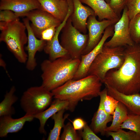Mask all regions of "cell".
I'll return each instance as SVG.
<instances>
[{
  "label": "cell",
  "instance_id": "6da1fadb",
  "mask_svg": "<svg viewBox=\"0 0 140 140\" xmlns=\"http://www.w3.org/2000/svg\"><path fill=\"white\" fill-rule=\"evenodd\" d=\"M125 60L117 69L107 73L103 82L126 95L140 92V44L124 46Z\"/></svg>",
  "mask_w": 140,
  "mask_h": 140
},
{
  "label": "cell",
  "instance_id": "7a4b0ae2",
  "mask_svg": "<svg viewBox=\"0 0 140 140\" xmlns=\"http://www.w3.org/2000/svg\"><path fill=\"white\" fill-rule=\"evenodd\" d=\"M102 83L94 75L78 80L73 79L51 92L55 99L69 103L68 110L73 112L80 101L90 100L99 96Z\"/></svg>",
  "mask_w": 140,
  "mask_h": 140
},
{
  "label": "cell",
  "instance_id": "3957f363",
  "mask_svg": "<svg viewBox=\"0 0 140 140\" xmlns=\"http://www.w3.org/2000/svg\"><path fill=\"white\" fill-rule=\"evenodd\" d=\"M81 59L62 57L53 60L46 59L41 64V85L51 91L73 79Z\"/></svg>",
  "mask_w": 140,
  "mask_h": 140
},
{
  "label": "cell",
  "instance_id": "277c9868",
  "mask_svg": "<svg viewBox=\"0 0 140 140\" xmlns=\"http://www.w3.org/2000/svg\"><path fill=\"white\" fill-rule=\"evenodd\" d=\"M26 29L24 23L17 20L8 23L0 36V42L6 44L8 49L22 63H26L28 55L24 49L28 41Z\"/></svg>",
  "mask_w": 140,
  "mask_h": 140
},
{
  "label": "cell",
  "instance_id": "5b68a950",
  "mask_svg": "<svg viewBox=\"0 0 140 140\" xmlns=\"http://www.w3.org/2000/svg\"><path fill=\"white\" fill-rule=\"evenodd\" d=\"M124 48L123 46L111 48L104 45L101 52L91 65L87 76L95 75L103 83L108 72L112 69H118L123 64L125 60Z\"/></svg>",
  "mask_w": 140,
  "mask_h": 140
},
{
  "label": "cell",
  "instance_id": "8992f818",
  "mask_svg": "<svg viewBox=\"0 0 140 140\" xmlns=\"http://www.w3.org/2000/svg\"><path fill=\"white\" fill-rule=\"evenodd\" d=\"M53 97L51 92L41 85L31 87L23 93L20 106L25 115L33 116L44 110L51 104Z\"/></svg>",
  "mask_w": 140,
  "mask_h": 140
},
{
  "label": "cell",
  "instance_id": "52a82bcc",
  "mask_svg": "<svg viewBox=\"0 0 140 140\" xmlns=\"http://www.w3.org/2000/svg\"><path fill=\"white\" fill-rule=\"evenodd\" d=\"M60 44L70 57L81 59L87 44L88 35L83 34L73 25L69 17L61 31Z\"/></svg>",
  "mask_w": 140,
  "mask_h": 140
},
{
  "label": "cell",
  "instance_id": "ba28073f",
  "mask_svg": "<svg viewBox=\"0 0 140 140\" xmlns=\"http://www.w3.org/2000/svg\"><path fill=\"white\" fill-rule=\"evenodd\" d=\"M130 19L127 9L125 7L121 17L114 25V33L111 38L104 46L111 48L132 45L134 43L130 37L129 29Z\"/></svg>",
  "mask_w": 140,
  "mask_h": 140
},
{
  "label": "cell",
  "instance_id": "9c48e42d",
  "mask_svg": "<svg viewBox=\"0 0 140 140\" xmlns=\"http://www.w3.org/2000/svg\"><path fill=\"white\" fill-rule=\"evenodd\" d=\"M96 17L95 15L90 16L87 19V27L88 32V39L82 55L86 54L92 50L100 41L106 28L117 22L107 19L100 21L97 20Z\"/></svg>",
  "mask_w": 140,
  "mask_h": 140
},
{
  "label": "cell",
  "instance_id": "30bf717a",
  "mask_svg": "<svg viewBox=\"0 0 140 140\" xmlns=\"http://www.w3.org/2000/svg\"><path fill=\"white\" fill-rule=\"evenodd\" d=\"M24 16L31 22V27L36 36L39 39L44 30L53 26L57 27L62 22L41 8L32 10Z\"/></svg>",
  "mask_w": 140,
  "mask_h": 140
},
{
  "label": "cell",
  "instance_id": "8fae6325",
  "mask_svg": "<svg viewBox=\"0 0 140 140\" xmlns=\"http://www.w3.org/2000/svg\"><path fill=\"white\" fill-rule=\"evenodd\" d=\"M114 25L106 28L100 41L92 50L86 54L81 55L79 67L73 79L78 80L87 76L91 65L98 54L101 52L106 40L113 36L114 33Z\"/></svg>",
  "mask_w": 140,
  "mask_h": 140
},
{
  "label": "cell",
  "instance_id": "7c38bea8",
  "mask_svg": "<svg viewBox=\"0 0 140 140\" xmlns=\"http://www.w3.org/2000/svg\"><path fill=\"white\" fill-rule=\"evenodd\" d=\"M28 34V44L26 49L28 53L26 67L30 71L34 70L37 66L35 55L37 51L43 50L46 41L38 39L36 37L31 27L29 20L26 18L23 19Z\"/></svg>",
  "mask_w": 140,
  "mask_h": 140
},
{
  "label": "cell",
  "instance_id": "4fadbf2b",
  "mask_svg": "<svg viewBox=\"0 0 140 140\" xmlns=\"http://www.w3.org/2000/svg\"><path fill=\"white\" fill-rule=\"evenodd\" d=\"M107 94V89L105 87L99 94L100 99L99 107L92 118L90 126L96 134L100 133L102 136L106 135L107 124L113 119V116L107 113L104 107V101Z\"/></svg>",
  "mask_w": 140,
  "mask_h": 140
},
{
  "label": "cell",
  "instance_id": "5bb4252c",
  "mask_svg": "<svg viewBox=\"0 0 140 140\" xmlns=\"http://www.w3.org/2000/svg\"><path fill=\"white\" fill-rule=\"evenodd\" d=\"M72 13L69 10L67 14L64 21L56 27L55 34L52 40L46 41L43 50L49 56V59L53 60L62 57H70L67 51L61 45L58 37L59 34Z\"/></svg>",
  "mask_w": 140,
  "mask_h": 140
},
{
  "label": "cell",
  "instance_id": "9a60e30c",
  "mask_svg": "<svg viewBox=\"0 0 140 140\" xmlns=\"http://www.w3.org/2000/svg\"><path fill=\"white\" fill-rule=\"evenodd\" d=\"M72 1L73 10L69 17L72 24L81 33L86 34L87 19L90 16L95 15V12L89 6L84 5L80 0Z\"/></svg>",
  "mask_w": 140,
  "mask_h": 140
},
{
  "label": "cell",
  "instance_id": "2e32d148",
  "mask_svg": "<svg viewBox=\"0 0 140 140\" xmlns=\"http://www.w3.org/2000/svg\"><path fill=\"white\" fill-rule=\"evenodd\" d=\"M40 8L37 0H0V10H11L19 17L24 16L30 11Z\"/></svg>",
  "mask_w": 140,
  "mask_h": 140
},
{
  "label": "cell",
  "instance_id": "e0dca14e",
  "mask_svg": "<svg viewBox=\"0 0 140 140\" xmlns=\"http://www.w3.org/2000/svg\"><path fill=\"white\" fill-rule=\"evenodd\" d=\"M107 94L123 104L130 113L140 115V94L126 95L117 90L109 86L105 85Z\"/></svg>",
  "mask_w": 140,
  "mask_h": 140
},
{
  "label": "cell",
  "instance_id": "ac0fdd59",
  "mask_svg": "<svg viewBox=\"0 0 140 140\" xmlns=\"http://www.w3.org/2000/svg\"><path fill=\"white\" fill-rule=\"evenodd\" d=\"M11 116L5 115L0 117V137H6L9 133L18 132L23 127L27 122L32 121L33 116L25 115L21 118L14 119Z\"/></svg>",
  "mask_w": 140,
  "mask_h": 140
},
{
  "label": "cell",
  "instance_id": "d6986e66",
  "mask_svg": "<svg viewBox=\"0 0 140 140\" xmlns=\"http://www.w3.org/2000/svg\"><path fill=\"white\" fill-rule=\"evenodd\" d=\"M88 5L94 11L99 21L104 19L118 22L120 18L114 12L105 0H80Z\"/></svg>",
  "mask_w": 140,
  "mask_h": 140
},
{
  "label": "cell",
  "instance_id": "ffe728a7",
  "mask_svg": "<svg viewBox=\"0 0 140 140\" xmlns=\"http://www.w3.org/2000/svg\"><path fill=\"white\" fill-rule=\"evenodd\" d=\"M41 9L62 22L67 14L69 6L67 0H37Z\"/></svg>",
  "mask_w": 140,
  "mask_h": 140
},
{
  "label": "cell",
  "instance_id": "44dd1931",
  "mask_svg": "<svg viewBox=\"0 0 140 140\" xmlns=\"http://www.w3.org/2000/svg\"><path fill=\"white\" fill-rule=\"evenodd\" d=\"M69 102L65 100L55 99L52 102L49 107L42 112L33 116L40 122L39 131L40 133L46 134L45 126L46 121L53 115L60 110L64 109L68 110Z\"/></svg>",
  "mask_w": 140,
  "mask_h": 140
},
{
  "label": "cell",
  "instance_id": "7402d4cb",
  "mask_svg": "<svg viewBox=\"0 0 140 140\" xmlns=\"http://www.w3.org/2000/svg\"><path fill=\"white\" fill-rule=\"evenodd\" d=\"M128 110L126 107L120 102H119L113 115L111 125L107 127L106 132L108 131H116L120 128L123 122L128 118Z\"/></svg>",
  "mask_w": 140,
  "mask_h": 140
},
{
  "label": "cell",
  "instance_id": "603a6c76",
  "mask_svg": "<svg viewBox=\"0 0 140 140\" xmlns=\"http://www.w3.org/2000/svg\"><path fill=\"white\" fill-rule=\"evenodd\" d=\"M16 90V88L13 86L9 91L6 93L4 99L0 103V117L5 115L12 116L15 114V109L12 106L18 99L15 94Z\"/></svg>",
  "mask_w": 140,
  "mask_h": 140
},
{
  "label": "cell",
  "instance_id": "cb8c5ba5",
  "mask_svg": "<svg viewBox=\"0 0 140 140\" xmlns=\"http://www.w3.org/2000/svg\"><path fill=\"white\" fill-rule=\"evenodd\" d=\"M65 110L64 109L61 110L51 117L54 121V125L53 128L50 131L47 140H60L61 131L65 125V121L69 115L68 114H66L63 117V114Z\"/></svg>",
  "mask_w": 140,
  "mask_h": 140
},
{
  "label": "cell",
  "instance_id": "d4e9b609",
  "mask_svg": "<svg viewBox=\"0 0 140 140\" xmlns=\"http://www.w3.org/2000/svg\"><path fill=\"white\" fill-rule=\"evenodd\" d=\"M106 135L111 136L114 140H140V136L135 132H127L121 128L116 131H107Z\"/></svg>",
  "mask_w": 140,
  "mask_h": 140
},
{
  "label": "cell",
  "instance_id": "484cf974",
  "mask_svg": "<svg viewBox=\"0 0 140 140\" xmlns=\"http://www.w3.org/2000/svg\"><path fill=\"white\" fill-rule=\"evenodd\" d=\"M128 116L121 124L120 128L133 131L140 136V115L130 113Z\"/></svg>",
  "mask_w": 140,
  "mask_h": 140
},
{
  "label": "cell",
  "instance_id": "4316f807",
  "mask_svg": "<svg viewBox=\"0 0 140 140\" xmlns=\"http://www.w3.org/2000/svg\"><path fill=\"white\" fill-rule=\"evenodd\" d=\"M129 29L132 41L135 43L140 44V13L130 20Z\"/></svg>",
  "mask_w": 140,
  "mask_h": 140
},
{
  "label": "cell",
  "instance_id": "83f0119b",
  "mask_svg": "<svg viewBox=\"0 0 140 140\" xmlns=\"http://www.w3.org/2000/svg\"><path fill=\"white\" fill-rule=\"evenodd\" d=\"M63 131L60 137V140H80L82 139L79 132L75 130L70 122L64 125Z\"/></svg>",
  "mask_w": 140,
  "mask_h": 140
},
{
  "label": "cell",
  "instance_id": "f1b7e54d",
  "mask_svg": "<svg viewBox=\"0 0 140 140\" xmlns=\"http://www.w3.org/2000/svg\"><path fill=\"white\" fill-rule=\"evenodd\" d=\"M126 6L130 20L140 13V0H128Z\"/></svg>",
  "mask_w": 140,
  "mask_h": 140
},
{
  "label": "cell",
  "instance_id": "f546056e",
  "mask_svg": "<svg viewBox=\"0 0 140 140\" xmlns=\"http://www.w3.org/2000/svg\"><path fill=\"white\" fill-rule=\"evenodd\" d=\"M119 102V101L107 94L104 102V107L106 112L113 116Z\"/></svg>",
  "mask_w": 140,
  "mask_h": 140
},
{
  "label": "cell",
  "instance_id": "4dcf8cb0",
  "mask_svg": "<svg viewBox=\"0 0 140 140\" xmlns=\"http://www.w3.org/2000/svg\"><path fill=\"white\" fill-rule=\"evenodd\" d=\"M79 132L83 140H102V139L96 135L90 127L88 125L87 122L83 129L79 131Z\"/></svg>",
  "mask_w": 140,
  "mask_h": 140
},
{
  "label": "cell",
  "instance_id": "1f68e13d",
  "mask_svg": "<svg viewBox=\"0 0 140 140\" xmlns=\"http://www.w3.org/2000/svg\"><path fill=\"white\" fill-rule=\"evenodd\" d=\"M128 0H110L109 4L114 12L120 18L121 13L123 10Z\"/></svg>",
  "mask_w": 140,
  "mask_h": 140
},
{
  "label": "cell",
  "instance_id": "d6a6232c",
  "mask_svg": "<svg viewBox=\"0 0 140 140\" xmlns=\"http://www.w3.org/2000/svg\"><path fill=\"white\" fill-rule=\"evenodd\" d=\"M19 17L13 11L9 10H0V21L8 23L19 19Z\"/></svg>",
  "mask_w": 140,
  "mask_h": 140
},
{
  "label": "cell",
  "instance_id": "836d02e7",
  "mask_svg": "<svg viewBox=\"0 0 140 140\" xmlns=\"http://www.w3.org/2000/svg\"><path fill=\"white\" fill-rule=\"evenodd\" d=\"M56 27L53 26L44 30L41 34L40 39L46 41H51L55 34Z\"/></svg>",
  "mask_w": 140,
  "mask_h": 140
},
{
  "label": "cell",
  "instance_id": "e575fe53",
  "mask_svg": "<svg viewBox=\"0 0 140 140\" xmlns=\"http://www.w3.org/2000/svg\"><path fill=\"white\" fill-rule=\"evenodd\" d=\"M72 122L74 129L77 130H82L85 126L86 122L82 118L78 117L75 119Z\"/></svg>",
  "mask_w": 140,
  "mask_h": 140
},
{
  "label": "cell",
  "instance_id": "d590c367",
  "mask_svg": "<svg viewBox=\"0 0 140 140\" xmlns=\"http://www.w3.org/2000/svg\"><path fill=\"white\" fill-rule=\"evenodd\" d=\"M0 66L3 67L4 69L5 70L6 72V74H7L8 76L10 78V76L8 73V72L6 69V64L5 62L2 59V55L0 54Z\"/></svg>",
  "mask_w": 140,
  "mask_h": 140
},
{
  "label": "cell",
  "instance_id": "8d00e7d4",
  "mask_svg": "<svg viewBox=\"0 0 140 140\" xmlns=\"http://www.w3.org/2000/svg\"><path fill=\"white\" fill-rule=\"evenodd\" d=\"M7 23L3 21H0V30L2 31L5 27Z\"/></svg>",
  "mask_w": 140,
  "mask_h": 140
},
{
  "label": "cell",
  "instance_id": "74e56055",
  "mask_svg": "<svg viewBox=\"0 0 140 140\" xmlns=\"http://www.w3.org/2000/svg\"><path fill=\"white\" fill-rule=\"evenodd\" d=\"M106 2L109 4L110 0H105Z\"/></svg>",
  "mask_w": 140,
  "mask_h": 140
}]
</instances>
